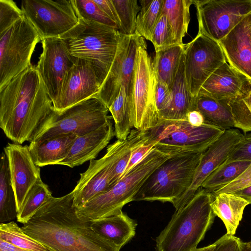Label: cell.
Wrapping results in <instances>:
<instances>
[{
	"label": "cell",
	"mask_w": 251,
	"mask_h": 251,
	"mask_svg": "<svg viewBox=\"0 0 251 251\" xmlns=\"http://www.w3.org/2000/svg\"><path fill=\"white\" fill-rule=\"evenodd\" d=\"M74 192L52 197L22 228L50 251H120L121 248L100 236L91 222L80 220L73 205Z\"/></svg>",
	"instance_id": "6da1fadb"
},
{
	"label": "cell",
	"mask_w": 251,
	"mask_h": 251,
	"mask_svg": "<svg viewBox=\"0 0 251 251\" xmlns=\"http://www.w3.org/2000/svg\"><path fill=\"white\" fill-rule=\"evenodd\" d=\"M234 127L244 133L251 132V92L244 99L229 101Z\"/></svg>",
	"instance_id": "74e56055"
},
{
	"label": "cell",
	"mask_w": 251,
	"mask_h": 251,
	"mask_svg": "<svg viewBox=\"0 0 251 251\" xmlns=\"http://www.w3.org/2000/svg\"><path fill=\"white\" fill-rule=\"evenodd\" d=\"M212 196L211 206L214 213L224 223L226 233L234 235L249 203L233 193H221Z\"/></svg>",
	"instance_id": "484cf974"
},
{
	"label": "cell",
	"mask_w": 251,
	"mask_h": 251,
	"mask_svg": "<svg viewBox=\"0 0 251 251\" xmlns=\"http://www.w3.org/2000/svg\"><path fill=\"white\" fill-rule=\"evenodd\" d=\"M4 152L8 160L18 213L28 192L41 177L40 169L35 164L28 146L8 143Z\"/></svg>",
	"instance_id": "d6986e66"
},
{
	"label": "cell",
	"mask_w": 251,
	"mask_h": 251,
	"mask_svg": "<svg viewBox=\"0 0 251 251\" xmlns=\"http://www.w3.org/2000/svg\"><path fill=\"white\" fill-rule=\"evenodd\" d=\"M198 33L219 42L251 13V0H193Z\"/></svg>",
	"instance_id": "8fae6325"
},
{
	"label": "cell",
	"mask_w": 251,
	"mask_h": 251,
	"mask_svg": "<svg viewBox=\"0 0 251 251\" xmlns=\"http://www.w3.org/2000/svg\"><path fill=\"white\" fill-rule=\"evenodd\" d=\"M0 251H32L14 245L0 239Z\"/></svg>",
	"instance_id": "7dc6e473"
},
{
	"label": "cell",
	"mask_w": 251,
	"mask_h": 251,
	"mask_svg": "<svg viewBox=\"0 0 251 251\" xmlns=\"http://www.w3.org/2000/svg\"><path fill=\"white\" fill-rule=\"evenodd\" d=\"M119 21V33L126 36L135 34L136 18L140 7L136 0H112Z\"/></svg>",
	"instance_id": "d590c367"
},
{
	"label": "cell",
	"mask_w": 251,
	"mask_h": 251,
	"mask_svg": "<svg viewBox=\"0 0 251 251\" xmlns=\"http://www.w3.org/2000/svg\"><path fill=\"white\" fill-rule=\"evenodd\" d=\"M53 110L44 82L32 65L0 90V127L14 143L31 142Z\"/></svg>",
	"instance_id": "7a4b0ae2"
},
{
	"label": "cell",
	"mask_w": 251,
	"mask_h": 251,
	"mask_svg": "<svg viewBox=\"0 0 251 251\" xmlns=\"http://www.w3.org/2000/svg\"><path fill=\"white\" fill-rule=\"evenodd\" d=\"M41 42L43 50L36 68L53 104L58 97L66 74L76 58L70 53L60 37L45 38Z\"/></svg>",
	"instance_id": "2e32d148"
},
{
	"label": "cell",
	"mask_w": 251,
	"mask_h": 251,
	"mask_svg": "<svg viewBox=\"0 0 251 251\" xmlns=\"http://www.w3.org/2000/svg\"><path fill=\"white\" fill-rule=\"evenodd\" d=\"M186 120L192 125L201 126L205 123L202 115L196 110H191L187 115Z\"/></svg>",
	"instance_id": "bcb514c9"
},
{
	"label": "cell",
	"mask_w": 251,
	"mask_h": 251,
	"mask_svg": "<svg viewBox=\"0 0 251 251\" xmlns=\"http://www.w3.org/2000/svg\"><path fill=\"white\" fill-rule=\"evenodd\" d=\"M137 225L136 220L123 212L91 221L93 229L100 236L122 248L135 235Z\"/></svg>",
	"instance_id": "d4e9b609"
},
{
	"label": "cell",
	"mask_w": 251,
	"mask_h": 251,
	"mask_svg": "<svg viewBox=\"0 0 251 251\" xmlns=\"http://www.w3.org/2000/svg\"><path fill=\"white\" fill-rule=\"evenodd\" d=\"M184 73L190 92L196 97L207 79L226 62L219 43L202 34L184 44Z\"/></svg>",
	"instance_id": "4fadbf2b"
},
{
	"label": "cell",
	"mask_w": 251,
	"mask_h": 251,
	"mask_svg": "<svg viewBox=\"0 0 251 251\" xmlns=\"http://www.w3.org/2000/svg\"><path fill=\"white\" fill-rule=\"evenodd\" d=\"M251 92V79L226 62L201 86L198 94L228 101L244 99Z\"/></svg>",
	"instance_id": "ffe728a7"
},
{
	"label": "cell",
	"mask_w": 251,
	"mask_h": 251,
	"mask_svg": "<svg viewBox=\"0 0 251 251\" xmlns=\"http://www.w3.org/2000/svg\"><path fill=\"white\" fill-rule=\"evenodd\" d=\"M244 135L238 129L225 130L221 136L202 153L195 171L191 185L173 204L176 210L183 207L195 195L206 178L225 162L241 141Z\"/></svg>",
	"instance_id": "ac0fdd59"
},
{
	"label": "cell",
	"mask_w": 251,
	"mask_h": 251,
	"mask_svg": "<svg viewBox=\"0 0 251 251\" xmlns=\"http://www.w3.org/2000/svg\"><path fill=\"white\" fill-rule=\"evenodd\" d=\"M224 131L206 123L197 126L187 120H160L155 127L148 130V136L154 148L172 156L203 152Z\"/></svg>",
	"instance_id": "52a82bcc"
},
{
	"label": "cell",
	"mask_w": 251,
	"mask_h": 251,
	"mask_svg": "<svg viewBox=\"0 0 251 251\" xmlns=\"http://www.w3.org/2000/svg\"><path fill=\"white\" fill-rule=\"evenodd\" d=\"M199 111L205 123L224 130L234 127L229 101L198 94L194 97L192 110Z\"/></svg>",
	"instance_id": "4316f807"
},
{
	"label": "cell",
	"mask_w": 251,
	"mask_h": 251,
	"mask_svg": "<svg viewBox=\"0 0 251 251\" xmlns=\"http://www.w3.org/2000/svg\"><path fill=\"white\" fill-rule=\"evenodd\" d=\"M0 239L32 251H50L42 243L25 234L22 227L13 221L0 223Z\"/></svg>",
	"instance_id": "e575fe53"
},
{
	"label": "cell",
	"mask_w": 251,
	"mask_h": 251,
	"mask_svg": "<svg viewBox=\"0 0 251 251\" xmlns=\"http://www.w3.org/2000/svg\"><path fill=\"white\" fill-rule=\"evenodd\" d=\"M170 156L153 148L107 192L75 208L78 217L83 221L91 222L121 213L122 208L133 201L148 177Z\"/></svg>",
	"instance_id": "277c9868"
},
{
	"label": "cell",
	"mask_w": 251,
	"mask_h": 251,
	"mask_svg": "<svg viewBox=\"0 0 251 251\" xmlns=\"http://www.w3.org/2000/svg\"><path fill=\"white\" fill-rule=\"evenodd\" d=\"M41 40L25 16L0 34V90L31 65L32 53Z\"/></svg>",
	"instance_id": "30bf717a"
},
{
	"label": "cell",
	"mask_w": 251,
	"mask_h": 251,
	"mask_svg": "<svg viewBox=\"0 0 251 251\" xmlns=\"http://www.w3.org/2000/svg\"><path fill=\"white\" fill-rule=\"evenodd\" d=\"M112 119L97 129L77 136L66 157L58 165L74 168L95 159L115 135Z\"/></svg>",
	"instance_id": "7402d4cb"
},
{
	"label": "cell",
	"mask_w": 251,
	"mask_h": 251,
	"mask_svg": "<svg viewBox=\"0 0 251 251\" xmlns=\"http://www.w3.org/2000/svg\"><path fill=\"white\" fill-rule=\"evenodd\" d=\"M72 2L78 19L104 25L118 30L117 24L105 14L94 0H72Z\"/></svg>",
	"instance_id": "8d00e7d4"
},
{
	"label": "cell",
	"mask_w": 251,
	"mask_h": 251,
	"mask_svg": "<svg viewBox=\"0 0 251 251\" xmlns=\"http://www.w3.org/2000/svg\"><path fill=\"white\" fill-rule=\"evenodd\" d=\"M105 104L93 96L63 111L53 110L32 141L74 133L83 135L105 124L112 117Z\"/></svg>",
	"instance_id": "ba28073f"
},
{
	"label": "cell",
	"mask_w": 251,
	"mask_h": 251,
	"mask_svg": "<svg viewBox=\"0 0 251 251\" xmlns=\"http://www.w3.org/2000/svg\"><path fill=\"white\" fill-rule=\"evenodd\" d=\"M141 38L136 34L123 36L108 74L96 96L108 108L118 96L122 86L130 99L137 50Z\"/></svg>",
	"instance_id": "9a60e30c"
},
{
	"label": "cell",
	"mask_w": 251,
	"mask_h": 251,
	"mask_svg": "<svg viewBox=\"0 0 251 251\" xmlns=\"http://www.w3.org/2000/svg\"><path fill=\"white\" fill-rule=\"evenodd\" d=\"M251 185V163L236 179L223 188L213 193L212 196L221 193H233Z\"/></svg>",
	"instance_id": "b9f144b4"
},
{
	"label": "cell",
	"mask_w": 251,
	"mask_h": 251,
	"mask_svg": "<svg viewBox=\"0 0 251 251\" xmlns=\"http://www.w3.org/2000/svg\"><path fill=\"white\" fill-rule=\"evenodd\" d=\"M243 251H251V247L250 241L245 243Z\"/></svg>",
	"instance_id": "f907efd6"
},
{
	"label": "cell",
	"mask_w": 251,
	"mask_h": 251,
	"mask_svg": "<svg viewBox=\"0 0 251 251\" xmlns=\"http://www.w3.org/2000/svg\"><path fill=\"white\" fill-rule=\"evenodd\" d=\"M24 16L21 9L12 0H0V34Z\"/></svg>",
	"instance_id": "ab89813d"
},
{
	"label": "cell",
	"mask_w": 251,
	"mask_h": 251,
	"mask_svg": "<svg viewBox=\"0 0 251 251\" xmlns=\"http://www.w3.org/2000/svg\"><path fill=\"white\" fill-rule=\"evenodd\" d=\"M219 43L226 62L251 79V13Z\"/></svg>",
	"instance_id": "44dd1931"
},
{
	"label": "cell",
	"mask_w": 251,
	"mask_h": 251,
	"mask_svg": "<svg viewBox=\"0 0 251 251\" xmlns=\"http://www.w3.org/2000/svg\"><path fill=\"white\" fill-rule=\"evenodd\" d=\"M78 20L75 27L60 38L72 56L92 63L102 84L123 35L113 27L81 19Z\"/></svg>",
	"instance_id": "5b68a950"
},
{
	"label": "cell",
	"mask_w": 251,
	"mask_h": 251,
	"mask_svg": "<svg viewBox=\"0 0 251 251\" xmlns=\"http://www.w3.org/2000/svg\"><path fill=\"white\" fill-rule=\"evenodd\" d=\"M94 1L105 14L117 24L119 28V19L112 0H94Z\"/></svg>",
	"instance_id": "f6af8a7d"
},
{
	"label": "cell",
	"mask_w": 251,
	"mask_h": 251,
	"mask_svg": "<svg viewBox=\"0 0 251 251\" xmlns=\"http://www.w3.org/2000/svg\"><path fill=\"white\" fill-rule=\"evenodd\" d=\"M108 109L114 122L115 135L118 140H126L133 125L130 101L123 86Z\"/></svg>",
	"instance_id": "1f68e13d"
},
{
	"label": "cell",
	"mask_w": 251,
	"mask_h": 251,
	"mask_svg": "<svg viewBox=\"0 0 251 251\" xmlns=\"http://www.w3.org/2000/svg\"><path fill=\"white\" fill-rule=\"evenodd\" d=\"M184 47V44L173 45L155 52L152 60L153 69L157 79L165 83L170 89L183 54Z\"/></svg>",
	"instance_id": "f1b7e54d"
},
{
	"label": "cell",
	"mask_w": 251,
	"mask_h": 251,
	"mask_svg": "<svg viewBox=\"0 0 251 251\" xmlns=\"http://www.w3.org/2000/svg\"><path fill=\"white\" fill-rule=\"evenodd\" d=\"M156 81L152 60L147 51L146 41L141 37L137 50L130 98L132 123L135 129L149 130L160 122L154 96Z\"/></svg>",
	"instance_id": "9c48e42d"
},
{
	"label": "cell",
	"mask_w": 251,
	"mask_h": 251,
	"mask_svg": "<svg viewBox=\"0 0 251 251\" xmlns=\"http://www.w3.org/2000/svg\"><path fill=\"white\" fill-rule=\"evenodd\" d=\"M155 100L159 114L166 109L171 100V92L165 83L157 79L155 87Z\"/></svg>",
	"instance_id": "7bdbcfd3"
},
{
	"label": "cell",
	"mask_w": 251,
	"mask_h": 251,
	"mask_svg": "<svg viewBox=\"0 0 251 251\" xmlns=\"http://www.w3.org/2000/svg\"><path fill=\"white\" fill-rule=\"evenodd\" d=\"M202 153L171 156L148 177L133 201H159L174 204L191 185Z\"/></svg>",
	"instance_id": "8992f818"
},
{
	"label": "cell",
	"mask_w": 251,
	"mask_h": 251,
	"mask_svg": "<svg viewBox=\"0 0 251 251\" xmlns=\"http://www.w3.org/2000/svg\"><path fill=\"white\" fill-rule=\"evenodd\" d=\"M171 92L170 103L159 114L160 120H186L188 113L192 110L194 97L189 91L185 79L183 54Z\"/></svg>",
	"instance_id": "cb8c5ba5"
},
{
	"label": "cell",
	"mask_w": 251,
	"mask_h": 251,
	"mask_svg": "<svg viewBox=\"0 0 251 251\" xmlns=\"http://www.w3.org/2000/svg\"><path fill=\"white\" fill-rule=\"evenodd\" d=\"M251 161H226L216 169L204 181L201 188L213 193L238 177L250 166Z\"/></svg>",
	"instance_id": "4dcf8cb0"
},
{
	"label": "cell",
	"mask_w": 251,
	"mask_h": 251,
	"mask_svg": "<svg viewBox=\"0 0 251 251\" xmlns=\"http://www.w3.org/2000/svg\"><path fill=\"white\" fill-rule=\"evenodd\" d=\"M215 242L214 251H243L245 244L240 238L227 233Z\"/></svg>",
	"instance_id": "ee69618b"
},
{
	"label": "cell",
	"mask_w": 251,
	"mask_h": 251,
	"mask_svg": "<svg viewBox=\"0 0 251 251\" xmlns=\"http://www.w3.org/2000/svg\"><path fill=\"white\" fill-rule=\"evenodd\" d=\"M77 136L70 133L39 141L28 146L33 161L37 166L58 165L67 156Z\"/></svg>",
	"instance_id": "603a6c76"
},
{
	"label": "cell",
	"mask_w": 251,
	"mask_h": 251,
	"mask_svg": "<svg viewBox=\"0 0 251 251\" xmlns=\"http://www.w3.org/2000/svg\"><path fill=\"white\" fill-rule=\"evenodd\" d=\"M150 41L152 43L155 52L175 45L172 31L165 14L161 13Z\"/></svg>",
	"instance_id": "f35d334b"
},
{
	"label": "cell",
	"mask_w": 251,
	"mask_h": 251,
	"mask_svg": "<svg viewBox=\"0 0 251 251\" xmlns=\"http://www.w3.org/2000/svg\"><path fill=\"white\" fill-rule=\"evenodd\" d=\"M154 147V144L149 140L148 130L146 136L132 147L129 161L123 176L139 163Z\"/></svg>",
	"instance_id": "60d3db41"
},
{
	"label": "cell",
	"mask_w": 251,
	"mask_h": 251,
	"mask_svg": "<svg viewBox=\"0 0 251 251\" xmlns=\"http://www.w3.org/2000/svg\"><path fill=\"white\" fill-rule=\"evenodd\" d=\"M250 244H251V240L250 241Z\"/></svg>",
	"instance_id": "816d5d0a"
},
{
	"label": "cell",
	"mask_w": 251,
	"mask_h": 251,
	"mask_svg": "<svg viewBox=\"0 0 251 251\" xmlns=\"http://www.w3.org/2000/svg\"><path fill=\"white\" fill-rule=\"evenodd\" d=\"M21 7L42 39L60 37L78 23L72 0H24Z\"/></svg>",
	"instance_id": "7c38bea8"
},
{
	"label": "cell",
	"mask_w": 251,
	"mask_h": 251,
	"mask_svg": "<svg viewBox=\"0 0 251 251\" xmlns=\"http://www.w3.org/2000/svg\"><path fill=\"white\" fill-rule=\"evenodd\" d=\"M101 85L92 63L76 58L66 74L58 97L53 103L54 110L61 111L96 96Z\"/></svg>",
	"instance_id": "e0dca14e"
},
{
	"label": "cell",
	"mask_w": 251,
	"mask_h": 251,
	"mask_svg": "<svg viewBox=\"0 0 251 251\" xmlns=\"http://www.w3.org/2000/svg\"><path fill=\"white\" fill-rule=\"evenodd\" d=\"M212 194L200 188L181 208L176 210L164 229L156 238V251H193L203 239L216 215Z\"/></svg>",
	"instance_id": "3957f363"
},
{
	"label": "cell",
	"mask_w": 251,
	"mask_h": 251,
	"mask_svg": "<svg viewBox=\"0 0 251 251\" xmlns=\"http://www.w3.org/2000/svg\"><path fill=\"white\" fill-rule=\"evenodd\" d=\"M132 138L133 133L131 132L126 140H117L109 145L103 157L90 161L88 169L80 174V178L73 190V205L75 208L81 207L110 188V181L114 162L129 146Z\"/></svg>",
	"instance_id": "5bb4252c"
},
{
	"label": "cell",
	"mask_w": 251,
	"mask_h": 251,
	"mask_svg": "<svg viewBox=\"0 0 251 251\" xmlns=\"http://www.w3.org/2000/svg\"><path fill=\"white\" fill-rule=\"evenodd\" d=\"M18 214L16 197L11 184L8 162L4 152L0 161V222H11Z\"/></svg>",
	"instance_id": "f546056e"
},
{
	"label": "cell",
	"mask_w": 251,
	"mask_h": 251,
	"mask_svg": "<svg viewBox=\"0 0 251 251\" xmlns=\"http://www.w3.org/2000/svg\"><path fill=\"white\" fill-rule=\"evenodd\" d=\"M193 0H163L161 13L165 14L171 28L175 45H182L190 20Z\"/></svg>",
	"instance_id": "83f0119b"
},
{
	"label": "cell",
	"mask_w": 251,
	"mask_h": 251,
	"mask_svg": "<svg viewBox=\"0 0 251 251\" xmlns=\"http://www.w3.org/2000/svg\"><path fill=\"white\" fill-rule=\"evenodd\" d=\"M53 196L49 186L39 178L28 192L18 213L17 221L25 224Z\"/></svg>",
	"instance_id": "d6a6232c"
},
{
	"label": "cell",
	"mask_w": 251,
	"mask_h": 251,
	"mask_svg": "<svg viewBox=\"0 0 251 251\" xmlns=\"http://www.w3.org/2000/svg\"><path fill=\"white\" fill-rule=\"evenodd\" d=\"M233 194L241 197L247 201L249 204H251V185L236 191Z\"/></svg>",
	"instance_id": "c3c4849f"
},
{
	"label": "cell",
	"mask_w": 251,
	"mask_h": 251,
	"mask_svg": "<svg viewBox=\"0 0 251 251\" xmlns=\"http://www.w3.org/2000/svg\"><path fill=\"white\" fill-rule=\"evenodd\" d=\"M140 2L141 8L136 18L135 34L150 41L161 15L163 0H141Z\"/></svg>",
	"instance_id": "836d02e7"
},
{
	"label": "cell",
	"mask_w": 251,
	"mask_h": 251,
	"mask_svg": "<svg viewBox=\"0 0 251 251\" xmlns=\"http://www.w3.org/2000/svg\"><path fill=\"white\" fill-rule=\"evenodd\" d=\"M215 247V242L210 244L208 246L200 248H197L196 250L193 251H214V250Z\"/></svg>",
	"instance_id": "681fc988"
}]
</instances>
